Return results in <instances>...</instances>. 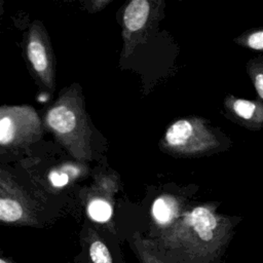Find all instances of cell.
Returning a JSON list of instances; mask_svg holds the SVG:
<instances>
[{
	"mask_svg": "<svg viewBox=\"0 0 263 263\" xmlns=\"http://www.w3.org/2000/svg\"><path fill=\"white\" fill-rule=\"evenodd\" d=\"M227 108L237 121L253 132L263 128V102L231 97L227 101Z\"/></svg>",
	"mask_w": 263,
	"mask_h": 263,
	"instance_id": "6da1fadb",
	"label": "cell"
},
{
	"mask_svg": "<svg viewBox=\"0 0 263 263\" xmlns=\"http://www.w3.org/2000/svg\"><path fill=\"white\" fill-rule=\"evenodd\" d=\"M150 11L149 3L146 0H134L126 6L123 21L129 31L140 30L146 23Z\"/></svg>",
	"mask_w": 263,
	"mask_h": 263,
	"instance_id": "7a4b0ae2",
	"label": "cell"
},
{
	"mask_svg": "<svg viewBox=\"0 0 263 263\" xmlns=\"http://www.w3.org/2000/svg\"><path fill=\"white\" fill-rule=\"evenodd\" d=\"M47 122L54 130L61 134H66L74 129L76 125V117L66 106H59L48 112Z\"/></svg>",
	"mask_w": 263,
	"mask_h": 263,
	"instance_id": "3957f363",
	"label": "cell"
},
{
	"mask_svg": "<svg viewBox=\"0 0 263 263\" xmlns=\"http://www.w3.org/2000/svg\"><path fill=\"white\" fill-rule=\"evenodd\" d=\"M192 132V124L188 120H179L170 126L165 140L171 146H181L189 140Z\"/></svg>",
	"mask_w": 263,
	"mask_h": 263,
	"instance_id": "277c9868",
	"label": "cell"
},
{
	"mask_svg": "<svg viewBox=\"0 0 263 263\" xmlns=\"http://www.w3.org/2000/svg\"><path fill=\"white\" fill-rule=\"evenodd\" d=\"M247 72L258 95L263 102V54H259L247 63Z\"/></svg>",
	"mask_w": 263,
	"mask_h": 263,
	"instance_id": "5b68a950",
	"label": "cell"
},
{
	"mask_svg": "<svg viewBox=\"0 0 263 263\" xmlns=\"http://www.w3.org/2000/svg\"><path fill=\"white\" fill-rule=\"evenodd\" d=\"M152 214L154 219L159 224L170 223L176 214V205L174 200L168 197L157 198L153 203Z\"/></svg>",
	"mask_w": 263,
	"mask_h": 263,
	"instance_id": "8992f818",
	"label": "cell"
},
{
	"mask_svg": "<svg viewBox=\"0 0 263 263\" xmlns=\"http://www.w3.org/2000/svg\"><path fill=\"white\" fill-rule=\"evenodd\" d=\"M28 58L37 72H43L47 68V55L44 46L37 40H32L28 44Z\"/></svg>",
	"mask_w": 263,
	"mask_h": 263,
	"instance_id": "52a82bcc",
	"label": "cell"
},
{
	"mask_svg": "<svg viewBox=\"0 0 263 263\" xmlns=\"http://www.w3.org/2000/svg\"><path fill=\"white\" fill-rule=\"evenodd\" d=\"M236 42L248 49L263 52V27L245 32L236 39Z\"/></svg>",
	"mask_w": 263,
	"mask_h": 263,
	"instance_id": "ba28073f",
	"label": "cell"
},
{
	"mask_svg": "<svg viewBox=\"0 0 263 263\" xmlns=\"http://www.w3.org/2000/svg\"><path fill=\"white\" fill-rule=\"evenodd\" d=\"M23 216L21 204L9 198L0 199V219L4 222H15Z\"/></svg>",
	"mask_w": 263,
	"mask_h": 263,
	"instance_id": "9c48e42d",
	"label": "cell"
},
{
	"mask_svg": "<svg viewBox=\"0 0 263 263\" xmlns=\"http://www.w3.org/2000/svg\"><path fill=\"white\" fill-rule=\"evenodd\" d=\"M89 217L97 222H106L111 218V205L102 199L92 200L87 209Z\"/></svg>",
	"mask_w": 263,
	"mask_h": 263,
	"instance_id": "30bf717a",
	"label": "cell"
},
{
	"mask_svg": "<svg viewBox=\"0 0 263 263\" xmlns=\"http://www.w3.org/2000/svg\"><path fill=\"white\" fill-rule=\"evenodd\" d=\"M88 255L91 263H113L109 249L100 239L91 241L88 249Z\"/></svg>",
	"mask_w": 263,
	"mask_h": 263,
	"instance_id": "8fae6325",
	"label": "cell"
},
{
	"mask_svg": "<svg viewBox=\"0 0 263 263\" xmlns=\"http://www.w3.org/2000/svg\"><path fill=\"white\" fill-rule=\"evenodd\" d=\"M14 137V126L11 119L7 116H3L0 119V143L6 145Z\"/></svg>",
	"mask_w": 263,
	"mask_h": 263,
	"instance_id": "7c38bea8",
	"label": "cell"
},
{
	"mask_svg": "<svg viewBox=\"0 0 263 263\" xmlns=\"http://www.w3.org/2000/svg\"><path fill=\"white\" fill-rule=\"evenodd\" d=\"M49 180L51 182V184L54 187H62L65 186L68 181H69V177L67 174L65 173H59V172H52L49 175Z\"/></svg>",
	"mask_w": 263,
	"mask_h": 263,
	"instance_id": "4fadbf2b",
	"label": "cell"
},
{
	"mask_svg": "<svg viewBox=\"0 0 263 263\" xmlns=\"http://www.w3.org/2000/svg\"><path fill=\"white\" fill-rule=\"evenodd\" d=\"M139 256L142 263H165L160 255L153 254L150 251H142Z\"/></svg>",
	"mask_w": 263,
	"mask_h": 263,
	"instance_id": "5bb4252c",
	"label": "cell"
},
{
	"mask_svg": "<svg viewBox=\"0 0 263 263\" xmlns=\"http://www.w3.org/2000/svg\"><path fill=\"white\" fill-rule=\"evenodd\" d=\"M0 263H13V262H11V261H9V260H6V259H4V258H1V259H0Z\"/></svg>",
	"mask_w": 263,
	"mask_h": 263,
	"instance_id": "9a60e30c",
	"label": "cell"
}]
</instances>
